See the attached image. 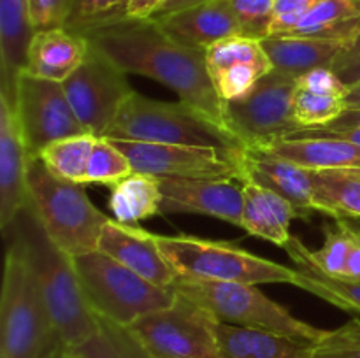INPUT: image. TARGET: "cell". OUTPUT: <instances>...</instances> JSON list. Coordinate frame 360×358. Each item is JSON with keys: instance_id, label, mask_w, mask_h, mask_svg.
Returning <instances> with one entry per match:
<instances>
[{"instance_id": "1", "label": "cell", "mask_w": 360, "mask_h": 358, "mask_svg": "<svg viewBox=\"0 0 360 358\" xmlns=\"http://www.w3.org/2000/svg\"><path fill=\"white\" fill-rule=\"evenodd\" d=\"M127 74L150 77L174 91L179 100L193 105L225 125L224 104L214 91L206 67V51L186 48L169 37L151 20H123L86 35Z\"/></svg>"}, {"instance_id": "2", "label": "cell", "mask_w": 360, "mask_h": 358, "mask_svg": "<svg viewBox=\"0 0 360 358\" xmlns=\"http://www.w3.org/2000/svg\"><path fill=\"white\" fill-rule=\"evenodd\" d=\"M6 234L20 246L65 350L91 339L98 319L84 297L72 256L49 239L30 202Z\"/></svg>"}, {"instance_id": "3", "label": "cell", "mask_w": 360, "mask_h": 358, "mask_svg": "<svg viewBox=\"0 0 360 358\" xmlns=\"http://www.w3.org/2000/svg\"><path fill=\"white\" fill-rule=\"evenodd\" d=\"M60 350L65 346L27 260L9 239L0 297V358H49Z\"/></svg>"}, {"instance_id": "4", "label": "cell", "mask_w": 360, "mask_h": 358, "mask_svg": "<svg viewBox=\"0 0 360 358\" xmlns=\"http://www.w3.org/2000/svg\"><path fill=\"white\" fill-rule=\"evenodd\" d=\"M109 139L246 150L227 128L186 102H165L132 91L109 128Z\"/></svg>"}, {"instance_id": "5", "label": "cell", "mask_w": 360, "mask_h": 358, "mask_svg": "<svg viewBox=\"0 0 360 358\" xmlns=\"http://www.w3.org/2000/svg\"><path fill=\"white\" fill-rule=\"evenodd\" d=\"M28 202L53 242L69 256L98 249L109 218L94 206L84 185L53 175L37 157L28 164Z\"/></svg>"}, {"instance_id": "6", "label": "cell", "mask_w": 360, "mask_h": 358, "mask_svg": "<svg viewBox=\"0 0 360 358\" xmlns=\"http://www.w3.org/2000/svg\"><path fill=\"white\" fill-rule=\"evenodd\" d=\"M158 248L174 272L181 277L229 281L246 284H294L299 270L246 251L232 242L210 241L195 235L155 234Z\"/></svg>"}, {"instance_id": "7", "label": "cell", "mask_w": 360, "mask_h": 358, "mask_svg": "<svg viewBox=\"0 0 360 358\" xmlns=\"http://www.w3.org/2000/svg\"><path fill=\"white\" fill-rule=\"evenodd\" d=\"M172 290L210 311L218 321L281 333L311 344L326 333V330L295 318L287 307L262 293L257 284L178 276Z\"/></svg>"}, {"instance_id": "8", "label": "cell", "mask_w": 360, "mask_h": 358, "mask_svg": "<svg viewBox=\"0 0 360 358\" xmlns=\"http://www.w3.org/2000/svg\"><path fill=\"white\" fill-rule=\"evenodd\" d=\"M72 262L91 311L116 325L130 326L176 298L174 290L144 279L101 249L72 256Z\"/></svg>"}, {"instance_id": "9", "label": "cell", "mask_w": 360, "mask_h": 358, "mask_svg": "<svg viewBox=\"0 0 360 358\" xmlns=\"http://www.w3.org/2000/svg\"><path fill=\"white\" fill-rule=\"evenodd\" d=\"M217 321L210 311L176 293L171 305L129 329L153 358H221Z\"/></svg>"}, {"instance_id": "10", "label": "cell", "mask_w": 360, "mask_h": 358, "mask_svg": "<svg viewBox=\"0 0 360 358\" xmlns=\"http://www.w3.org/2000/svg\"><path fill=\"white\" fill-rule=\"evenodd\" d=\"M295 83V76L273 69L246 97L225 102V125L246 150H262L301 130L292 118Z\"/></svg>"}, {"instance_id": "11", "label": "cell", "mask_w": 360, "mask_h": 358, "mask_svg": "<svg viewBox=\"0 0 360 358\" xmlns=\"http://www.w3.org/2000/svg\"><path fill=\"white\" fill-rule=\"evenodd\" d=\"M111 140L127 154L134 171L151 174L155 178L243 179L246 150L139 142L125 139Z\"/></svg>"}, {"instance_id": "12", "label": "cell", "mask_w": 360, "mask_h": 358, "mask_svg": "<svg viewBox=\"0 0 360 358\" xmlns=\"http://www.w3.org/2000/svg\"><path fill=\"white\" fill-rule=\"evenodd\" d=\"M62 84L83 128L97 137L108 135L120 109L134 91L125 70L91 42L84 62Z\"/></svg>"}, {"instance_id": "13", "label": "cell", "mask_w": 360, "mask_h": 358, "mask_svg": "<svg viewBox=\"0 0 360 358\" xmlns=\"http://www.w3.org/2000/svg\"><path fill=\"white\" fill-rule=\"evenodd\" d=\"M14 109L30 157H39L48 144L86 130L77 119L62 83L21 70L14 83Z\"/></svg>"}, {"instance_id": "14", "label": "cell", "mask_w": 360, "mask_h": 358, "mask_svg": "<svg viewBox=\"0 0 360 358\" xmlns=\"http://www.w3.org/2000/svg\"><path fill=\"white\" fill-rule=\"evenodd\" d=\"M206 67L221 104L246 97L262 77L273 72L262 41L241 34L206 49Z\"/></svg>"}, {"instance_id": "15", "label": "cell", "mask_w": 360, "mask_h": 358, "mask_svg": "<svg viewBox=\"0 0 360 358\" xmlns=\"http://www.w3.org/2000/svg\"><path fill=\"white\" fill-rule=\"evenodd\" d=\"M27 144L23 140L13 95L0 88V227L9 230L28 204Z\"/></svg>"}, {"instance_id": "16", "label": "cell", "mask_w": 360, "mask_h": 358, "mask_svg": "<svg viewBox=\"0 0 360 358\" xmlns=\"http://www.w3.org/2000/svg\"><path fill=\"white\" fill-rule=\"evenodd\" d=\"M162 213L213 216L241 227L243 183L238 179L160 178Z\"/></svg>"}, {"instance_id": "17", "label": "cell", "mask_w": 360, "mask_h": 358, "mask_svg": "<svg viewBox=\"0 0 360 358\" xmlns=\"http://www.w3.org/2000/svg\"><path fill=\"white\" fill-rule=\"evenodd\" d=\"M98 249L144 279L172 290L178 274L160 251L155 234L151 232L139 228L137 225H125L109 218L102 228Z\"/></svg>"}, {"instance_id": "18", "label": "cell", "mask_w": 360, "mask_h": 358, "mask_svg": "<svg viewBox=\"0 0 360 358\" xmlns=\"http://www.w3.org/2000/svg\"><path fill=\"white\" fill-rule=\"evenodd\" d=\"M252 179L287 199L299 218L309 221L315 213H323L311 181L309 168L276 157L264 150H246L243 179Z\"/></svg>"}, {"instance_id": "19", "label": "cell", "mask_w": 360, "mask_h": 358, "mask_svg": "<svg viewBox=\"0 0 360 358\" xmlns=\"http://www.w3.org/2000/svg\"><path fill=\"white\" fill-rule=\"evenodd\" d=\"M153 20L176 42L200 51H206L224 39L241 34L229 0H211Z\"/></svg>"}, {"instance_id": "20", "label": "cell", "mask_w": 360, "mask_h": 358, "mask_svg": "<svg viewBox=\"0 0 360 358\" xmlns=\"http://www.w3.org/2000/svg\"><path fill=\"white\" fill-rule=\"evenodd\" d=\"M348 86L330 67L309 70L297 77L292 95V118L301 130L327 126L340 118Z\"/></svg>"}, {"instance_id": "21", "label": "cell", "mask_w": 360, "mask_h": 358, "mask_svg": "<svg viewBox=\"0 0 360 358\" xmlns=\"http://www.w3.org/2000/svg\"><path fill=\"white\" fill-rule=\"evenodd\" d=\"M90 51V41L63 27L44 28L32 35L27 49L25 72L48 81L69 79Z\"/></svg>"}, {"instance_id": "22", "label": "cell", "mask_w": 360, "mask_h": 358, "mask_svg": "<svg viewBox=\"0 0 360 358\" xmlns=\"http://www.w3.org/2000/svg\"><path fill=\"white\" fill-rule=\"evenodd\" d=\"M243 183L241 228L246 234L285 248L290 241V225L299 218L295 207L280 193L252 179Z\"/></svg>"}, {"instance_id": "23", "label": "cell", "mask_w": 360, "mask_h": 358, "mask_svg": "<svg viewBox=\"0 0 360 358\" xmlns=\"http://www.w3.org/2000/svg\"><path fill=\"white\" fill-rule=\"evenodd\" d=\"M262 150L311 171L360 168V144L336 135L292 133Z\"/></svg>"}, {"instance_id": "24", "label": "cell", "mask_w": 360, "mask_h": 358, "mask_svg": "<svg viewBox=\"0 0 360 358\" xmlns=\"http://www.w3.org/2000/svg\"><path fill=\"white\" fill-rule=\"evenodd\" d=\"M262 46L274 70L301 77L320 67H333L334 60L354 48L336 39L306 37V35H271L262 39Z\"/></svg>"}, {"instance_id": "25", "label": "cell", "mask_w": 360, "mask_h": 358, "mask_svg": "<svg viewBox=\"0 0 360 358\" xmlns=\"http://www.w3.org/2000/svg\"><path fill=\"white\" fill-rule=\"evenodd\" d=\"M221 358H309L311 343L217 321Z\"/></svg>"}, {"instance_id": "26", "label": "cell", "mask_w": 360, "mask_h": 358, "mask_svg": "<svg viewBox=\"0 0 360 358\" xmlns=\"http://www.w3.org/2000/svg\"><path fill=\"white\" fill-rule=\"evenodd\" d=\"M283 249L299 270V288L323 298L341 311L360 314V279L323 272L313 260L311 249L295 235H292Z\"/></svg>"}, {"instance_id": "27", "label": "cell", "mask_w": 360, "mask_h": 358, "mask_svg": "<svg viewBox=\"0 0 360 358\" xmlns=\"http://www.w3.org/2000/svg\"><path fill=\"white\" fill-rule=\"evenodd\" d=\"M34 34L28 0H0V88L11 95Z\"/></svg>"}, {"instance_id": "28", "label": "cell", "mask_w": 360, "mask_h": 358, "mask_svg": "<svg viewBox=\"0 0 360 358\" xmlns=\"http://www.w3.org/2000/svg\"><path fill=\"white\" fill-rule=\"evenodd\" d=\"M287 35L336 39L355 46L360 39V0H320Z\"/></svg>"}, {"instance_id": "29", "label": "cell", "mask_w": 360, "mask_h": 358, "mask_svg": "<svg viewBox=\"0 0 360 358\" xmlns=\"http://www.w3.org/2000/svg\"><path fill=\"white\" fill-rule=\"evenodd\" d=\"M109 209L116 221L137 225L162 213L160 178L136 172L111 186Z\"/></svg>"}, {"instance_id": "30", "label": "cell", "mask_w": 360, "mask_h": 358, "mask_svg": "<svg viewBox=\"0 0 360 358\" xmlns=\"http://www.w3.org/2000/svg\"><path fill=\"white\" fill-rule=\"evenodd\" d=\"M309 172L323 214L334 220L360 218V168H309Z\"/></svg>"}, {"instance_id": "31", "label": "cell", "mask_w": 360, "mask_h": 358, "mask_svg": "<svg viewBox=\"0 0 360 358\" xmlns=\"http://www.w3.org/2000/svg\"><path fill=\"white\" fill-rule=\"evenodd\" d=\"M95 140H97V135L90 132L63 137L48 144L37 158L56 178L83 185Z\"/></svg>"}, {"instance_id": "32", "label": "cell", "mask_w": 360, "mask_h": 358, "mask_svg": "<svg viewBox=\"0 0 360 358\" xmlns=\"http://www.w3.org/2000/svg\"><path fill=\"white\" fill-rule=\"evenodd\" d=\"M97 319V333L81 346L65 350L67 353L76 358H153L129 326L116 325L101 316Z\"/></svg>"}, {"instance_id": "33", "label": "cell", "mask_w": 360, "mask_h": 358, "mask_svg": "<svg viewBox=\"0 0 360 358\" xmlns=\"http://www.w3.org/2000/svg\"><path fill=\"white\" fill-rule=\"evenodd\" d=\"M130 0H67L63 28L86 37L101 28L127 20Z\"/></svg>"}, {"instance_id": "34", "label": "cell", "mask_w": 360, "mask_h": 358, "mask_svg": "<svg viewBox=\"0 0 360 358\" xmlns=\"http://www.w3.org/2000/svg\"><path fill=\"white\" fill-rule=\"evenodd\" d=\"M134 172L127 154L108 137H97L83 185L112 186Z\"/></svg>"}, {"instance_id": "35", "label": "cell", "mask_w": 360, "mask_h": 358, "mask_svg": "<svg viewBox=\"0 0 360 358\" xmlns=\"http://www.w3.org/2000/svg\"><path fill=\"white\" fill-rule=\"evenodd\" d=\"M334 225H326V241L319 251H311L313 260L323 272L330 276H345L348 256L355 242V230L347 220H334Z\"/></svg>"}, {"instance_id": "36", "label": "cell", "mask_w": 360, "mask_h": 358, "mask_svg": "<svg viewBox=\"0 0 360 358\" xmlns=\"http://www.w3.org/2000/svg\"><path fill=\"white\" fill-rule=\"evenodd\" d=\"M309 358H360V319L352 318L334 330H326L311 344Z\"/></svg>"}, {"instance_id": "37", "label": "cell", "mask_w": 360, "mask_h": 358, "mask_svg": "<svg viewBox=\"0 0 360 358\" xmlns=\"http://www.w3.org/2000/svg\"><path fill=\"white\" fill-rule=\"evenodd\" d=\"M238 20L241 35L266 39L271 34L274 18V0H229Z\"/></svg>"}, {"instance_id": "38", "label": "cell", "mask_w": 360, "mask_h": 358, "mask_svg": "<svg viewBox=\"0 0 360 358\" xmlns=\"http://www.w3.org/2000/svg\"><path fill=\"white\" fill-rule=\"evenodd\" d=\"M320 0H274V18L271 35H287L299 25Z\"/></svg>"}, {"instance_id": "39", "label": "cell", "mask_w": 360, "mask_h": 358, "mask_svg": "<svg viewBox=\"0 0 360 358\" xmlns=\"http://www.w3.org/2000/svg\"><path fill=\"white\" fill-rule=\"evenodd\" d=\"M30 20L34 30L63 27L67 11V0H28Z\"/></svg>"}, {"instance_id": "40", "label": "cell", "mask_w": 360, "mask_h": 358, "mask_svg": "<svg viewBox=\"0 0 360 358\" xmlns=\"http://www.w3.org/2000/svg\"><path fill=\"white\" fill-rule=\"evenodd\" d=\"M330 69L340 76L347 86H354V84L360 83V41L354 48L347 49L341 53L336 60H334Z\"/></svg>"}, {"instance_id": "41", "label": "cell", "mask_w": 360, "mask_h": 358, "mask_svg": "<svg viewBox=\"0 0 360 358\" xmlns=\"http://www.w3.org/2000/svg\"><path fill=\"white\" fill-rule=\"evenodd\" d=\"M360 128V109H347L340 118L334 119L327 126L315 130H299V132L308 133H330V132H345V130Z\"/></svg>"}, {"instance_id": "42", "label": "cell", "mask_w": 360, "mask_h": 358, "mask_svg": "<svg viewBox=\"0 0 360 358\" xmlns=\"http://www.w3.org/2000/svg\"><path fill=\"white\" fill-rule=\"evenodd\" d=\"M164 4L165 0H130L127 18L129 20H151Z\"/></svg>"}, {"instance_id": "43", "label": "cell", "mask_w": 360, "mask_h": 358, "mask_svg": "<svg viewBox=\"0 0 360 358\" xmlns=\"http://www.w3.org/2000/svg\"><path fill=\"white\" fill-rule=\"evenodd\" d=\"M355 230V227H354ZM345 277H354V279H360V237L355 232V242L352 246L350 256H348L347 269H345Z\"/></svg>"}, {"instance_id": "44", "label": "cell", "mask_w": 360, "mask_h": 358, "mask_svg": "<svg viewBox=\"0 0 360 358\" xmlns=\"http://www.w3.org/2000/svg\"><path fill=\"white\" fill-rule=\"evenodd\" d=\"M206 2H211V0H165L164 6L160 7V11H158L153 18L165 16V14H171V13H178V11L190 9V7L200 6V4H206Z\"/></svg>"}, {"instance_id": "45", "label": "cell", "mask_w": 360, "mask_h": 358, "mask_svg": "<svg viewBox=\"0 0 360 358\" xmlns=\"http://www.w3.org/2000/svg\"><path fill=\"white\" fill-rule=\"evenodd\" d=\"M345 107L360 109V83L348 86L347 97H345Z\"/></svg>"}, {"instance_id": "46", "label": "cell", "mask_w": 360, "mask_h": 358, "mask_svg": "<svg viewBox=\"0 0 360 358\" xmlns=\"http://www.w3.org/2000/svg\"><path fill=\"white\" fill-rule=\"evenodd\" d=\"M295 133H306V135H336V137H341V139L354 140V142L360 144V128L345 130V132H330V133H308V132H295Z\"/></svg>"}, {"instance_id": "47", "label": "cell", "mask_w": 360, "mask_h": 358, "mask_svg": "<svg viewBox=\"0 0 360 358\" xmlns=\"http://www.w3.org/2000/svg\"><path fill=\"white\" fill-rule=\"evenodd\" d=\"M49 358H65V350H60V351H56L55 354H51V357Z\"/></svg>"}, {"instance_id": "48", "label": "cell", "mask_w": 360, "mask_h": 358, "mask_svg": "<svg viewBox=\"0 0 360 358\" xmlns=\"http://www.w3.org/2000/svg\"><path fill=\"white\" fill-rule=\"evenodd\" d=\"M65 358H76V357H72V354H69V353H67V351H65Z\"/></svg>"}, {"instance_id": "49", "label": "cell", "mask_w": 360, "mask_h": 358, "mask_svg": "<svg viewBox=\"0 0 360 358\" xmlns=\"http://www.w3.org/2000/svg\"><path fill=\"white\" fill-rule=\"evenodd\" d=\"M355 232H357V234H359V237H360V228H355Z\"/></svg>"}, {"instance_id": "50", "label": "cell", "mask_w": 360, "mask_h": 358, "mask_svg": "<svg viewBox=\"0 0 360 358\" xmlns=\"http://www.w3.org/2000/svg\"><path fill=\"white\" fill-rule=\"evenodd\" d=\"M359 41H360V39H359Z\"/></svg>"}]
</instances>
